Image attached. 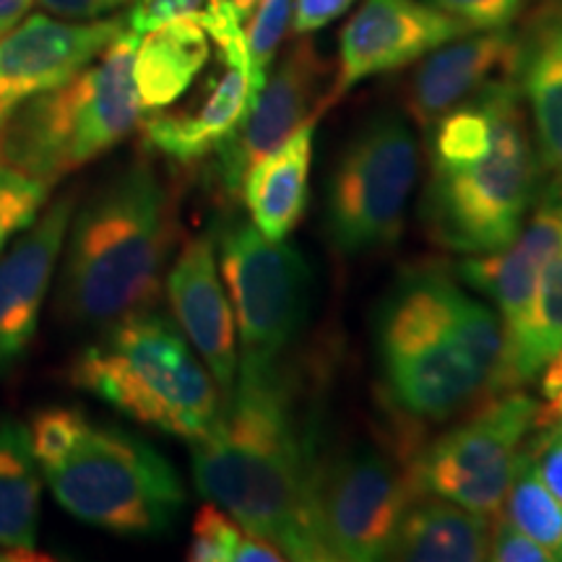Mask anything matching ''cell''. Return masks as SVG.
Masks as SVG:
<instances>
[{
  "mask_svg": "<svg viewBox=\"0 0 562 562\" xmlns=\"http://www.w3.org/2000/svg\"><path fill=\"white\" fill-rule=\"evenodd\" d=\"M68 378L125 417L188 442L206 438L224 412L220 385L191 341L151 307L110 323L70 362Z\"/></svg>",
  "mask_w": 562,
  "mask_h": 562,
  "instance_id": "cell-4",
  "label": "cell"
},
{
  "mask_svg": "<svg viewBox=\"0 0 562 562\" xmlns=\"http://www.w3.org/2000/svg\"><path fill=\"white\" fill-rule=\"evenodd\" d=\"M385 398L414 422H446L501 396L503 323L440 266H412L375 321Z\"/></svg>",
  "mask_w": 562,
  "mask_h": 562,
  "instance_id": "cell-2",
  "label": "cell"
},
{
  "mask_svg": "<svg viewBox=\"0 0 562 562\" xmlns=\"http://www.w3.org/2000/svg\"><path fill=\"white\" fill-rule=\"evenodd\" d=\"M539 404L518 391L487 398L472 417L438 435L409 459L417 497H442L495 518L526 456V435L537 430Z\"/></svg>",
  "mask_w": 562,
  "mask_h": 562,
  "instance_id": "cell-10",
  "label": "cell"
},
{
  "mask_svg": "<svg viewBox=\"0 0 562 562\" xmlns=\"http://www.w3.org/2000/svg\"><path fill=\"white\" fill-rule=\"evenodd\" d=\"M417 492L404 463L370 442L321 461L315 518L323 554L341 562L389 560L396 531Z\"/></svg>",
  "mask_w": 562,
  "mask_h": 562,
  "instance_id": "cell-11",
  "label": "cell"
},
{
  "mask_svg": "<svg viewBox=\"0 0 562 562\" xmlns=\"http://www.w3.org/2000/svg\"><path fill=\"white\" fill-rule=\"evenodd\" d=\"M537 186L539 159L513 79L497 102L490 151L469 165L430 170L419 214L435 245L463 256L495 252L521 232Z\"/></svg>",
  "mask_w": 562,
  "mask_h": 562,
  "instance_id": "cell-6",
  "label": "cell"
},
{
  "mask_svg": "<svg viewBox=\"0 0 562 562\" xmlns=\"http://www.w3.org/2000/svg\"><path fill=\"white\" fill-rule=\"evenodd\" d=\"M562 349V248L539 273L537 294L518 334L505 339L501 393L516 391L544 370Z\"/></svg>",
  "mask_w": 562,
  "mask_h": 562,
  "instance_id": "cell-25",
  "label": "cell"
},
{
  "mask_svg": "<svg viewBox=\"0 0 562 562\" xmlns=\"http://www.w3.org/2000/svg\"><path fill=\"white\" fill-rule=\"evenodd\" d=\"M193 446V480L256 537L286 560L326 562L315 518L321 456L313 419L284 362L237 368L216 427Z\"/></svg>",
  "mask_w": 562,
  "mask_h": 562,
  "instance_id": "cell-1",
  "label": "cell"
},
{
  "mask_svg": "<svg viewBox=\"0 0 562 562\" xmlns=\"http://www.w3.org/2000/svg\"><path fill=\"white\" fill-rule=\"evenodd\" d=\"M351 5L355 0H292V30L307 37L344 16Z\"/></svg>",
  "mask_w": 562,
  "mask_h": 562,
  "instance_id": "cell-34",
  "label": "cell"
},
{
  "mask_svg": "<svg viewBox=\"0 0 562 562\" xmlns=\"http://www.w3.org/2000/svg\"><path fill=\"white\" fill-rule=\"evenodd\" d=\"M40 492L30 427L0 417V550H37Z\"/></svg>",
  "mask_w": 562,
  "mask_h": 562,
  "instance_id": "cell-24",
  "label": "cell"
},
{
  "mask_svg": "<svg viewBox=\"0 0 562 562\" xmlns=\"http://www.w3.org/2000/svg\"><path fill=\"white\" fill-rule=\"evenodd\" d=\"M214 243L235 313L240 368L279 362L311 311V269L292 245L269 240L252 222H224Z\"/></svg>",
  "mask_w": 562,
  "mask_h": 562,
  "instance_id": "cell-9",
  "label": "cell"
},
{
  "mask_svg": "<svg viewBox=\"0 0 562 562\" xmlns=\"http://www.w3.org/2000/svg\"><path fill=\"white\" fill-rule=\"evenodd\" d=\"M318 117L292 133L279 149L258 159L245 175L240 195L250 222L269 240H286L307 206L313 165V136Z\"/></svg>",
  "mask_w": 562,
  "mask_h": 562,
  "instance_id": "cell-21",
  "label": "cell"
},
{
  "mask_svg": "<svg viewBox=\"0 0 562 562\" xmlns=\"http://www.w3.org/2000/svg\"><path fill=\"white\" fill-rule=\"evenodd\" d=\"M419 178V144L402 115L370 117L336 161L326 193L328 243L341 256L396 245Z\"/></svg>",
  "mask_w": 562,
  "mask_h": 562,
  "instance_id": "cell-8",
  "label": "cell"
},
{
  "mask_svg": "<svg viewBox=\"0 0 562 562\" xmlns=\"http://www.w3.org/2000/svg\"><path fill=\"white\" fill-rule=\"evenodd\" d=\"M490 518L442 497H417L406 510L389 560L482 562L487 560Z\"/></svg>",
  "mask_w": 562,
  "mask_h": 562,
  "instance_id": "cell-23",
  "label": "cell"
},
{
  "mask_svg": "<svg viewBox=\"0 0 562 562\" xmlns=\"http://www.w3.org/2000/svg\"><path fill=\"white\" fill-rule=\"evenodd\" d=\"M165 284L175 323L191 341L227 402L237 381L240 349H237L235 313L216 271L214 235L191 237L182 245L167 271Z\"/></svg>",
  "mask_w": 562,
  "mask_h": 562,
  "instance_id": "cell-17",
  "label": "cell"
},
{
  "mask_svg": "<svg viewBox=\"0 0 562 562\" xmlns=\"http://www.w3.org/2000/svg\"><path fill=\"white\" fill-rule=\"evenodd\" d=\"M539 432L542 435L526 451H529L542 482L562 503V419L552 422L547 427H539Z\"/></svg>",
  "mask_w": 562,
  "mask_h": 562,
  "instance_id": "cell-33",
  "label": "cell"
},
{
  "mask_svg": "<svg viewBox=\"0 0 562 562\" xmlns=\"http://www.w3.org/2000/svg\"><path fill=\"white\" fill-rule=\"evenodd\" d=\"M42 474L63 510L121 537L165 533L186 505L180 476L157 448L89 419Z\"/></svg>",
  "mask_w": 562,
  "mask_h": 562,
  "instance_id": "cell-7",
  "label": "cell"
},
{
  "mask_svg": "<svg viewBox=\"0 0 562 562\" xmlns=\"http://www.w3.org/2000/svg\"><path fill=\"white\" fill-rule=\"evenodd\" d=\"M505 516L518 529L537 539L544 550L552 552L558 560L562 552V503L552 495L550 487L542 482L537 467H533L529 451L518 463V472L505 497Z\"/></svg>",
  "mask_w": 562,
  "mask_h": 562,
  "instance_id": "cell-26",
  "label": "cell"
},
{
  "mask_svg": "<svg viewBox=\"0 0 562 562\" xmlns=\"http://www.w3.org/2000/svg\"><path fill=\"white\" fill-rule=\"evenodd\" d=\"M138 37L121 32L74 79L13 108L0 121V161L55 188L123 144L140 121L133 81Z\"/></svg>",
  "mask_w": 562,
  "mask_h": 562,
  "instance_id": "cell-5",
  "label": "cell"
},
{
  "mask_svg": "<svg viewBox=\"0 0 562 562\" xmlns=\"http://www.w3.org/2000/svg\"><path fill=\"white\" fill-rule=\"evenodd\" d=\"M37 3L55 19L94 21L123 9V5L133 3V0H37Z\"/></svg>",
  "mask_w": 562,
  "mask_h": 562,
  "instance_id": "cell-35",
  "label": "cell"
},
{
  "mask_svg": "<svg viewBox=\"0 0 562 562\" xmlns=\"http://www.w3.org/2000/svg\"><path fill=\"white\" fill-rule=\"evenodd\" d=\"M216 53V40L195 21H170L144 32L133 58L140 117L178 104L206 74Z\"/></svg>",
  "mask_w": 562,
  "mask_h": 562,
  "instance_id": "cell-20",
  "label": "cell"
},
{
  "mask_svg": "<svg viewBox=\"0 0 562 562\" xmlns=\"http://www.w3.org/2000/svg\"><path fill=\"white\" fill-rule=\"evenodd\" d=\"M487 560L495 562H550V550H544L537 539L518 529L508 516H495L490 524Z\"/></svg>",
  "mask_w": 562,
  "mask_h": 562,
  "instance_id": "cell-32",
  "label": "cell"
},
{
  "mask_svg": "<svg viewBox=\"0 0 562 562\" xmlns=\"http://www.w3.org/2000/svg\"><path fill=\"white\" fill-rule=\"evenodd\" d=\"M170 21H195L214 40H229L243 34V21L229 0H133L125 19L131 32L144 34Z\"/></svg>",
  "mask_w": 562,
  "mask_h": 562,
  "instance_id": "cell-27",
  "label": "cell"
},
{
  "mask_svg": "<svg viewBox=\"0 0 562 562\" xmlns=\"http://www.w3.org/2000/svg\"><path fill=\"white\" fill-rule=\"evenodd\" d=\"M245 26V47H248L250 74L256 83V94L269 79V68L277 58L281 42L292 26V0H258Z\"/></svg>",
  "mask_w": 562,
  "mask_h": 562,
  "instance_id": "cell-29",
  "label": "cell"
},
{
  "mask_svg": "<svg viewBox=\"0 0 562 562\" xmlns=\"http://www.w3.org/2000/svg\"><path fill=\"white\" fill-rule=\"evenodd\" d=\"M562 248V182L552 188L533 211L531 222L521 227L516 240L503 250L480 252L459 266V277L469 286L492 297L501 307L503 339L518 334L537 294L539 273Z\"/></svg>",
  "mask_w": 562,
  "mask_h": 562,
  "instance_id": "cell-19",
  "label": "cell"
},
{
  "mask_svg": "<svg viewBox=\"0 0 562 562\" xmlns=\"http://www.w3.org/2000/svg\"><path fill=\"white\" fill-rule=\"evenodd\" d=\"M326 63L311 40H300L281 58L271 79L252 97L243 123L216 149V180L229 195H237L245 175L258 159L279 149L292 133L331 108V83Z\"/></svg>",
  "mask_w": 562,
  "mask_h": 562,
  "instance_id": "cell-12",
  "label": "cell"
},
{
  "mask_svg": "<svg viewBox=\"0 0 562 562\" xmlns=\"http://www.w3.org/2000/svg\"><path fill=\"white\" fill-rule=\"evenodd\" d=\"M542 393L547 404L539 406L537 412V430L539 427H547L552 425V422L562 419V349L544 364Z\"/></svg>",
  "mask_w": 562,
  "mask_h": 562,
  "instance_id": "cell-36",
  "label": "cell"
},
{
  "mask_svg": "<svg viewBox=\"0 0 562 562\" xmlns=\"http://www.w3.org/2000/svg\"><path fill=\"white\" fill-rule=\"evenodd\" d=\"M53 186L19 172L16 167L0 161V252L19 232L37 220L42 206L50 199Z\"/></svg>",
  "mask_w": 562,
  "mask_h": 562,
  "instance_id": "cell-28",
  "label": "cell"
},
{
  "mask_svg": "<svg viewBox=\"0 0 562 562\" xmlns=\"http://www.w3.org/2000/svg\"><path fill=\"white\" fill-rule=\"evenodd\" d=\"M435 9L459 19L469 32L510 30L531 0H425Z\"/></svg>",
  "mask_w": 562,
  "mask_h": 562,
  "instance_id": "cell-31",
  "label": "cell"
},
{
  "mask_svg": "<svg viewBox=\"0 0 562 562\" xmlns=\"http://www.w3.org/2000/svg\"><path fill=\"white\" fill-rule=\"evenodd\" d=\"M34 5V0H0V37H5L11 30H16L26 13Z\"/></svg>",
  "mask_w": 562,
  "mask_h": 562,
  "instance_id": "cell-37",
  "label": "cell"
},
{
  "mask_svg": "<svg viewBox=\"0 0 562 562\" xmlns=\"http://www.w3.org/2000/svg\"><path fill=\"white\" fill-rule=\"evenodd\" d=\"M558 560H562V552H560V558H558Z\"/></svg>",
  "mask_w": 562,
  "mask_h": 562,
  "instance_id": "cell-39",
  "label": "cell"
},
{
  "mask_svg": "<svg viewBox=\"0 0 562 562\" xmlns=\"http://www.w3.org/2000/svg\"><path fill=\"white\" fill-rule=\"evenodd\" d=\"M248 529L220 505H203L193 521V539L188 560L193 562H235V552Z\"/></svg>",
  "mask_w": 562,
  "mask_h": 562,
  "instance_id": "cell-30",
  "label": "cell"
},
{
  "mask_svg": "<svg viewBox=\"0 0 562 562\" xmlns=\"http://www.w3.org/2000/svg\"><path fill=\"white\" fill-rule=\"evenodd\" d=\"M518 40V89L529 100L542 165L562 182V3L539 13Z\"/></svg>",
  "mask_w": 562,
  "mask_h": 562,
  "instance_id": "cell-22",
  "label": "cell"
},
{
  "mask_svg": "<svg viewBox=\"0 0 562 562\" xmlns=\"http://www.w3.org/2000/svg\"><path fill=\"white\" fill-rule=\"evenodd\" d=\"M175 245V195L149 159L112 175L70 216L58 281V315L108 328L159 300Z\"/></svg>",
  "mask_w": 562,
  "mask_h": 562,
  "instance_id": "cell-3",
  "label": "cell"
},
{
  "mask_svg": "<svg viewBox=\"0 0 562 562\" xmlns=\"http://www.w3.org/2000/svg\"><path fill=\"white\" fill-rule=\"evenodd\" d=\"M521 40L513 30L461 34L422 58L406 89V112L430 131L442 115L459 108L497 79L518 76Z\"/></svg>",
  "mask_w": 562,
  "mask_h": 562,
  "instance_id": "cell-18",
  "label": "cell"
},
{
  "mask_svg": "<svg viewBox=\"0 0 562 562\" xmlns=\"http://www.w3.org/2000/svg\"><path fill=\"white\" fill-rule=\"evenodd\" d=\"M125 30L121 16L66 21L34 13L0 37V121L21 102L74 79Z\"/></svg>",
  "mask_w": 562,
  "mask_h": 562,
  "instance_id": "cell-15",
  "label": "cell"
},
{
  "mask_svg": "<svg viewBox=\"0 0 562 562\" xmlns=\"http://www.w3.org/2000/svg\"><path fill=\"white\" fill-rule=\"evenodd\" d=\"M216 45L214 63L178 104L138 121L149 151L178 165H193L220 149L243 123L256 97L245 32Z\"/></svg>",
  "mask_w": 562,
  "mask_h": 562,
  "instance_id": "cell-13",
  "label": "cell"
},
{
  "mask_svg": "<svg viewBox=\"0 0 562 562\" xmlns=\"http://www.w3.org/2000/svg\"><path fill=\"white\" fill-rule=\"evenodd\" d=\"M469 30L425 0H362L339 40L334 102L372 76L412 66Z\"/></svg>",
  "mask_w": 562,
  "mask_h": 562,
  "instance_id": "cell-14",
  "label": "cell"
},
{
  "mask_svg": "<svg viewBox=\"0 0 562 562\" xmlns=\"http://www.w3.org/2000/svg\"><path fill=\"white\" fill-rule=\"evenodd\" d=\"M232 9H235L237 16H240V21H245L252 13V9L258 5V0H229Z\"/></svg>",
  "mask_w": 562,
  "mask_h": 562,
  "instance_id": "cell-38",
  "label": "cell"
},
{
  "mask_svg": "<svg viewBox=\"0 0 562 562\" xmlns=\"http://www.w3.org/2000/svg\"><path fill=\"white\" fill-rule=\"evenodd\" d=\"M76 195H63L0 252V375L24 360L58 269Z\"/></svg>",
  "mask_w": 562,
  "mask_h": 562,
  "instance_id": "cell-16",
  "label": "cell"
}]
</instances>
